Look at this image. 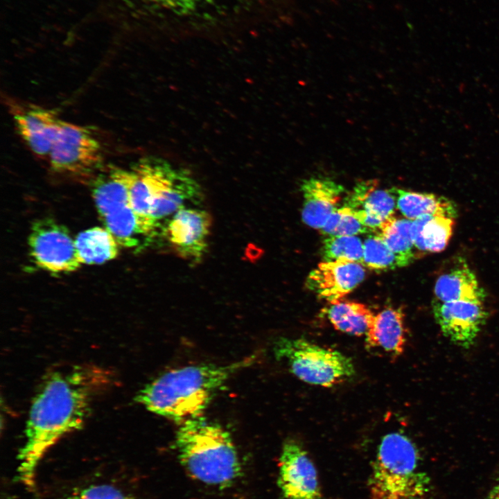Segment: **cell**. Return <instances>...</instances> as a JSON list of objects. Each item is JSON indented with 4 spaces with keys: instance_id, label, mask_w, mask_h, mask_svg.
<instances>
[{
    "instance_id": "24",
    "label": "cell",
    "mask_w": 499,
    "mask_h": 499,
    "mask_svg": "<svg viewBox=\"0 0 499 499\" xmlns=\"http://www.w3.org/2000/svg\"><path fill=\"white\" fill-rule=\"evenodd\" d=\"M412 222L393 216L383 222L377 232L394 254L398 267L410 265L418 254L411 236Z\"/></svg>"
},
{
    "instance_id": "4",
    "label": "cell",
    "mask_w": 499,
    "mask_h": 499,
    "mask_svg": "<svg viewBox=\"0 0 499 499\" xmlns=\"http://www.w3.org/2000/svg\"><path fill=\"white\" fill-rule=\"evenodd\" d=\"M369 499H432L430 478L419 469L415 444L405 435L391 432L381 439L371 463Z\"/></svg>"
},
{
    "instance_id": "29",
    "label": "cell",
    "mask_w": 499,
    "mask_h": 499,
    "mask_svg": "<svg viewBox=\"0 0 499 499\" xmlns=\"http://www.w3.org/2000/svg\"><path fill=\"white\" fill-rule=\"evenodd\" d=\"M156 3L173 12L185 15L189 14L202 4L210 2L211 0H149Z\"/></svg>"
},
{
    "instance_id": "30",
    "label": "cell",
    "mask_w": 499,
    "mask_h": 499,
    "mask_svg": "<svg viewBox=\"0 0 499 499\" xmlns=\"http://www.w3.org/2000/svg\"><path fill=\"white\" fill-rule=\"evenodd\" d=\"M487 499H499V475Z\"/></svg>"
},
{
    "instance_id": "7",
    "label": "cell",
    "mask_w": 499,
    "mask_h": 499,
    "mask_svg": "<svg viewBox=\"0 0 499 499\" xmlns=\"http://www.w3.org/2000/svg\"><path fill=\"white\" fill-rule=\"evenodd\" d=\"M51 168L56 172L86 175L102 168L100 144L87 127L61 121L49 155Z\"/></svg>"
},
{
    "instance_id": "20",
    "label": "cell",
    "mask_w": 499,
    "mask_h": 499,
    "mask_svg": "<svg viewBox=\"0 0 499 499\" xmlns=\"http://www.w3.org/2000/svg\"><path fill=\"white\" fill-rule=\"evenodd\" d=\"M390 191L396 198V208L406 219L414 220L426 215L455 219L457 216L455 202L445 197L397 188Z\"/></svg>"
},
{
    "instance_id": "18",
    "label": "cell",
    "mask_w": 499,
    "mask_h": 499,
    "mask_svg": "<svg viewBox=\"0 0 499 499\" xmlns=\"http://www.w3.org/2000/svg\"><path fill=\"white\" fill-rule=\"evenodd\" d=\"M365 335L369 348L382 350L394 358L399 356L406 343L403 311L391 307L382 310L374 315Z\"/></svg>"
},
{
    "instance_id": "12",
    "label": "cell",
    "mask_w": 499,
    "mask_h": 499,
    "mask_svg": "<svg viewBox=\"0 0 499 499\" xmlns=\"http://www.w3.org/2000/svg\"><path fill=\"white\" fill-rule=\"evenodd\" d=\"M365 277V270L361 263L345 260L324 261L310 272L306 286L319 298L334 304L343 300Z\"/></svg>"
},
{
    "instance_id": "2",
    "label": "cell",
    "mask_w": 499,
    "mask_h": 499,
    "mask_svg": "<svg viewBox=\"0 0 499 499\" xmlns=\"http://www.w3.org/2000/svg\"><path fill=\"white\" fill-rule=\"evenodd\" d=\"M255 357L226 365H189L161 374L141 389L135 400L148 411L179 424L202 416L212 399Z\"/></svg>"
},
{
    "instance_id": "28",
    "label": "cell",
    "mask_w": 499,
    "mask_h": 499,
    "mask_svg": "<svg viewBox=\"0 0 499 499\" xmlns=\"http://www.w3.org/2000/svg\"><path fill=\"white\" fill-rule=\"evenodd\" d=\"M68 499H132L120 489L108 484L92 485L73 493Z\"/></svg>"
},
{
    "instance_id": "10",
    "label": "cell",
    "mask_w": 499,
    "mask_h": 499,
    "mask_svg": "<svg viewBox=\"0 0 499 499\" xmlns=\"http://www.w3.org/2000/svg\"><path fill=\"white\" fill-rule=\"evenodd\" d=\"M211 225V217L207 211L184 207L172 216L164 233L179 256L198 263L207 249Z\"/></svg>"
},
{
    "instance_id": "16",
    "label": "cell",
    "mask_w": 499,
    "mask_h": 499,
    "mask_svg": "<svg viewBox=\"0 0 499 499\" xmlns=\"http://www.w3.org/2000/svg\"><path fill=\"white\" fill-rule=\"evenodd\" d=\"M435 299L446 302L466 301L483 303L487 295L475 273L462 257L437 279L434 287Z\"/></svg>"
},
{
    "instance_id": "8",
    "label": "cell",
    "mask_w": 499,
    "mask_h": 499,
    "mask_svg": "<svg viewBox=\"0 0 499 499\" xmlns=\"http://www.w3.org/2000/svg\"><path fill=\"white\" fill-rule=\"evenodd\" d=\"M28 248L33 263L50 272H71L82 265L75 239L64 225L52 218H41L33 223Z\"/></svg>"
},
{
    "instance_id": "22",
    "label": "cell",
    "mask_w": 499,
    "mask_h": 499,
    "mask_svg": "<svg viewBox=\"0 0 499 499\" xmlns=\"http://www.w3.org/2000/svg\"><path fill=\"white\" fill-rule=\"evenodd\" d=\"M75 243L82 264H103L119 254V245L106 228L86 229L76 236Z\"/></svg>"
},
{
    "instance_id": "9",
    "label": "cell",
    "mask_w": 499,
    "mask_h": 499,
    "mask_svg": "<svg viewBox=\"0 0 499 499\" xmlns=\"http://www.w3.org/2000/svg\"><path fill=\"white\" fill-rule=\"evenodd\" d=\"M277 484L285 499H320L317 472L307 452L297 440L283 444Z\"/></svg>"
},
{
    "instance_id": "26",
    "label": "cell",
    "mask_w": 499,
    "mask_h": 499,
    "mask_svg": "<svg viewBox=\"0 0 499 499\" xmlns=\"http://www.w3.org/2000/svg\"><path fill=\"white\" fill-rule=\"evenodd\" d=\"M362 265L375 270L398 267L394 254L378 234L370 235L363 241Z\"/></svg>"
},
{
    "instance_id": "27",
    "label": "cell",
    "mask_w": 499,
    "mask_h": 499,
    "mask_svg": "<svg viewBox=\"0 0 499 499\" xmlns=\"http://www.w3.org/2000/svg\"><path fill=\"white\" fill-rule=\"evenodd\" d=\"M320 231L329 236H357L373 232L363 225L346 207L338 208L327 219Z\"/></svg>"
},
{
    "instance_id": "14",
    "label": "cell",
    "mask_w": 499,
    "mask_h": 499,
    "mask_svg": "<svg viewBox=\"0 0 499 499\" xmlns=\"http://www.w3.org/2000/svg\"><path fill=\"white\" fill-rule=\"evenodd\" d=\"M14 121L30 149L38 156H49L62 121L55 112L32 107L16 112Z\"/></svg>"
},
{
    "instance_id": "1",
    "label": "cell",
    "mask_w": 499,
    "mask_h": 499,
    "mask_svg": "<svg viewBox=\"0 0 499 499\" xmlns=\"http://www.w3.org/2000/svg\"><path fill=\"white\" fill-rule=\"evenodd\" d=\"M112 382L110 371L94 365L73 366L45 377L33 400L26 439L17 455L18 478L24 485L33 487L44 455L63 436L83 426L94 399Z\"/></svg>"
},
{
    "instance_id": "13",
    "label": "cell",
    "mask_w": 499,
    "mask_h": 499,
    "mask_svg": "<svg viewBox=\"0 0 499 499\" xmlns=\"http://www.w3.org/2000/svg\"><path fill=\"white\" fill-rule=\"evenodd\" d=\"M301 189L304 198L302 220L308 227L320 229L338 209L344 189L327 177H310L302 182Z\"/></svg>"
},
{
    "instance_id": "17",
    "label": "cell",
    "mask_w": 499,
    "mask_h": 499,
    "mask_svg": "<svg viewBox=\"0 0 499 499\" xmlns=\"http://www.w3.org/2000/svg\"><path fill=\"white\" fill-rule=\"evenodd\" d=\"M105 228L119 245L139 248L155 236L159 224L137 213L130 205L117 209L103 217Z\"/></svg>"
},
{
    "instance_id": "15",
    "label": "cell",
    "mask_w": 499,
    "mask_h": 499,
    "mask_svg": "<svg viewBox=\"0 0 499 499\" xmlns=\"http://www.w3.org/2000/svg\"><path fill=\"white\" fill-rule=\"evenodd\" d=\"M131 170L107 166L96 173L91 191L96 207L103 218L110 212L130 205Z\"/></svg>"
},
{
    "instance_id": "19",
    "label": "cell",
    "mask_w": 499,
    "mask_h": 499,
    "mask_svg": "<svg viewBox=\"0 0 499 499\" xmlns=\"http://www.w3.org/2000/svg\"><path fill=\"white\" fill-rule=\"evenodd\" d=\"M344 207L362 210L371 222L380 226L393 216L396 202L390 189H380L376 180H367L356 184L346 197Z\"/></svg>"
},
{
    "instance_id": "25",
    "label": "cell",
    "mask_w": 499,
    "mask_h": 499,
    "mask_svg": "<svg viewBox=\"0 0 499 499\" xmlns=\"http://www.w3.org/2000/svg\"><path fill=\"white\" fill-rule=\"evenodd\" d=\"M321 252L324 261L345 260L362 265L363 242L357 236H326Z\"/></svg>"
},
{
    "instance_id": "11",
    "label": "cell",
    "mask_w": 499,
    "mask_h": 499,
    "mask_svg": "<svg viewBox=\"0 0 499 499\" xmlns=\"http://www.w3.org/2000/svg\"><path fill=\"white\" fill-rule=\"evenodd\" d=\"M432 313L443 334L453 343L469 348L487 318L483 303L432 301Z\"/></svg>"
},
{
    "instance_id": "5",
    "label": "cell",
    "mask_w": 499,
    "mask_h": 499,
    "mask_svg": "<svg viewBox=\"0 0 499 499\" xmlns=\"http://www.w3.org/2000/svg\"><path fill=\"white\" fill-rule=\"evenodd\" d=\"M274 353L295 376L309 384L332 387L355 374L354 365L348 356L304 338H280L274 344Z\"/></svg>"
},
{
    "instance_id": "3",
    "label": "cell",
    "mask_w": 499,
    "mask_h": 499,
    "mask_svg": "<svg viewBox=\"0 0 499 499\" xmlns=\"http://www.w3.org/2000/svg\"><path fill=\"white\" fill-rule=\"evenodd\" d=\"M175 445L180 463L195 480L220 489L240 476L241 466L229 432L200 416L181 424Z\"/></svg>"
},
{
    "instance_id": "23",
    "label": "cell",
    "mask_w": 499,
    "mask_h": 499,
    "mask_svg": "<svg viewBox=\"0 0 499 499\" xmlns=\"http://www.w3.org/2000/svg\"><path fill=\"white\" fill-rule=\"evenodd\" d=\"M326 313L335 329L356 336L366 335L375 315L365 304L343 300L331 304Z\"/></svg>"
},
{
    "instance_id": "6",
    "label": "cell",
    "mask_w": 499,
    "mask_h": 499,
    "mask_svg": "<svg viewBox=\"0 0 499 499\" xmlns=\"http://www.w3.org/2000/svg\"><path fill=\"white\" fill-rule=\"evenodd\" d=\"M143 175L151 198L150 218L159 222L184 204L194 178L184 169L160 158L148 157L134 163Z\"/></svg>"
},
{
    "instance_id": "21",
    "label": "cell",
    "mask_w": 499,
    "mask_h": 499,
    "mask_svg": "<svg viewBox=\"0 0 499 499\" xmlns=\"http://www.w3.org/2000/svg\"><path fill=\"white\" fill-rule=\"evenodd\" d=\"M455 219L426 215L412 220L411 236L417 250L439 252L448 245L452 236Z\"/></svg>"
}]
</instances>
